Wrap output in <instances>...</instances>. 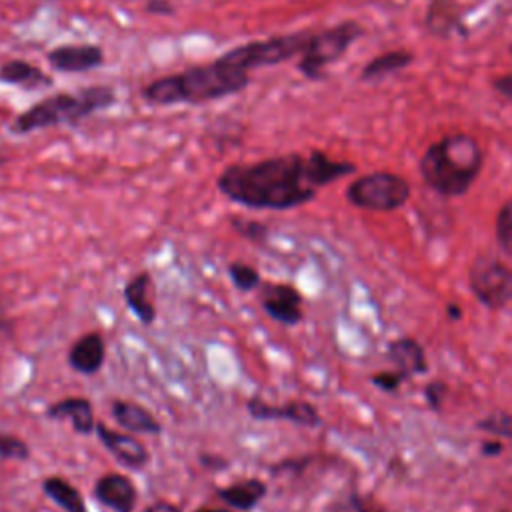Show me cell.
<instances>
[{"label": "cell", "instance_id": "obj_1", "mask_svg": "<svg viewBox=\"0 0 512 512\" xmlns=\"http://www.w3.org/2000/svg\"><path fill=\"white\" fill-rule=\"evenodd\" d=\"M354 172L350 162L332 160L314 150L284 154L250 164H232L216 180L232 202L254 210H288L310 202L320 186Z\"/></svg>", "mask_w": 512, "mask_h": 512}, {"label": "cell", "instance_id": "obj_2", "mask_svg": "<svg viewBox=\"0 0 512 512\" xmlns=\"http://www.w3.org/2000/svg\"><path fill=\"white\" fill-rule=\"evenodd\" d=\"M250 84V74L232 66L222 56L210 64L190 66L182 72L168 74L148 82L142 98L154 106L202 104L242 92Z\"/></svg>", "mask_w": 512, "mask_h": 512}, {"label": "cell", "instance_id": "obj_3", "mask_svg": "<svg viewBox=\"0 0 512 512\" xmlns=\"http://www.w3.org/2000/svg\"><path fill=\"white\" fill-rule=\"evenodd\" d=\"M482 168V148L476 138L456 132L430 144L420 160L424 182L442 196L464 194Z\"/></svg>", "mask_w": 512, "mask_h": 512}, {"label": "cell", "instance_id": "obj_4", "mask_svg": "<svg viewBox=\"0 0 512 512\" xmlns=\"http://www.w3.org/2000/svg\"><path fill=\"white\" fill-rule=\"evenodd\" d=\"M114 100L116 92L110 86H90L76 92H60L20 112L12 122V132L28 134L50 126L78 124L96 110L112 106Z\"/></svg>", "mask_w": 512, "mask_h": 512}, {"label": "cell", "instance_id": "obj_5", "mask_svg": "<svg viewBox=\"0 0 512 512\" xmlns=\"http://www.w3.org/2000/svg\"><path fill=\"white\" fill-rule=\"evenodd\" d=\"M308 38H310L308 32H294L284 36H272L266 40H254L224 52L222 58L236 68L250 72L254 68L272 66L296 54H302L308 44Z\"/></svg>", "mask_w": 512, "mask_h": 512}, {"label": "cell", "instance_id": "obj_6", "mask_svg": "<svg viewBox=\"0 0 512 512\" xmlns=\"http://www.w3.org/2000/svg\"><path fill=\"white\" fill-rule=\"evenodd\" d=\"M408 196V182L392 172H372L360 176L346 190V198L350 204L376 212L396 210L408 200Z\"/></svg>", "mask_w": 512, "mask_h": 512}, {"label": "cell", "instance_id": "obj_7", "mask_svg": "<svg viewBox=\"0 0 512 512\" xmlns=\"http://www.w3.org/2000/svg\"><path fill=\"white\" fill-rule=\"evenodd\" d=\"M360 34L362 28L356 22H344L324 32L310 34L308 44L300 54L298 70L312 80L320 78L326 66L338 60Z\"/></svg>", "mask_w": 512, "mask_h": 512}, {"label": "cell", "instance_id": "obj_8", "mask_svg": "<svg viewBox=\"0 0 512 512\" xmlns=\"http://www.w3.org/2000/svg\"><path fill=\"white\" fill-rule=\"evenodd\" d=\"M470 288L488 308H502L512 300V268L494 256H478L470 266Z\"/></svg>", "mask_w": 512, "mask_h": 512}, {"label": "cell", "instance_id": "obj_9", "mask_svg": "<svg viewBox=\"0 0 512 512\" xmlns=\"http://www.w3.org/2000/svg\"><path fill=\"white\" fill-rule=\"evenodd\" d=\"M260 304L272 320L284 326H296L302 320V296L290 284H260Z\"/></svg>", "mask_w": 512, "mask_h": 512}, {"label": "cell", "instance_id": "obj_10", "mask_svg": "<svg viewBox=\"0 0 512 512\" xmlns=\"http://www.w3.org/2000/svg\"><path fill=\"white\" fill-rule=\"evenodd\" d=\"M246 410L254 420H288L298 426H318L320 414L308 402H286V404H270L260 396H252L246 400Z\"/></svg>", "mask_w": 512, "mask_h": 512}, {"label": "cell", "instance_id": "obj_11", "mask_svg": "<svg viewBox=\"0 0 512 512\" xmlns=\"http://www.w3.org/2000/svg\"><path fill=\"white\" fill-rule=\"evenodd\" d=\"M98 434V440L102 442V446L126 468H132V470H140L148 464L150 460V454H148V448L134 436L130 434H124V432H118L110 426H106L104 422H96V430Z\"/></svg>", "mask_w": 512, "mask_h": 512}, {"label": "cell", "instance_id": "obj_12", "mask_svg": "<svg viewBox=\"0 0 512 512\" xmlns=\"http://www.w3.org/2000/svg\"><path fill=\"white\" fill-rule=\"evenodd\" d=\"M48 64L58 72H88L104 62V50L98 44H60L46 54Z\"/></svg>", "mask_w": 512, "mask_h": 512}, {"label": "cell", "instance_id": "obj_13", "mask_svg": "<svg viewBox=\"0 0 512 512\" xmlns=\"http://www.w3.org/2000/svg\"><path fill=\"white\" fill-rule=\"evenodd\" d=\"M94 496L102 506L110 508L112 512H134L138 492L128 476L110 472L96 480Z\"/></svg>", "mask_w": 512, "mask_h": 512}, {"label": "cell", "instance_id": "obj_14", "mask_svg": "<svg viewBox=\"0 0 512 512\" xmlns=\"http://www.w3.org/2000/svg\"><path fill=\"white\" fill-rule=\"evenodd\" d=\"M106 358V344L100 332H88L80 336L68 350V364L74 372L94 376L102 370Z\"/></svg>", "mask_w": 512, "mask_h": 512}, {"label": "cell", "instance_id": "obj_15", "mask_svg": "<svg viewBox=\"0 0 512 512\" xmlns=\"http://www.w3.org/2000/svg\"><path fill=\"white\" fill-rule=\"evenodd\" d=\"M46 416L52 420H70L78 434H90L96 430L92 402L82 396H68L50 404L46 408Z\"/></svg>", "mask_w": 512, "mask_h": 512}, {"label": "cell", "instance_id": "obj_16", "mask_svg": "<svg viewBox=\"0 0 512 512\" xmlns=\"http://www.w3.org/2000/svg\"><path fill=\"white\" fill-rule=\"evenodd\" d=\"M154 288L152 276L148 272H138L124 286V300L132 314L144 324L150 326L156 320V308L150 298V290Z\"/></svg>", "mask_w": 512, "mask_h": 512}, {"label": "cell", "instance_id": "obj_17", "mask_svg": "<svg viewBox=\"0 0 512 512\" xmlns=\"http://www.w3.org/2000/svg\"><path fill=\"white\" fill-rule=\"evenodd\" d=\"M268 488L260 478H248L234 482L230 486L218 488L216 496L228 504V508L238 510V512H248L260 504V500L266 496Z\"/></svg>", "mask_w": 512, "mask_h": 512}, {"label": "cell", "instance_id": "obj_18", "mask_svg": "<svg viewBox=\"0 0 512 512\" xmlns=\"http://www.w3.org/2000/svg\"><path fill=\"white\" fill-rule=\"evenodd\" d=\"M112 416H114L116 424H120L122 428L130 430V432H136V434H158L162 430V424L156 420V416L136 402L114 400Z\"/></svg>", "mask_w": 512, "mask_h": 512}, {"label": "cell", "instance_id": "obj_19", "mask_svg": "<svg viewBox=\"0 0 512 512\" xmlns=\"http://www.w3.org/2000/svg\"><path fill=\"white\" fill-rule=\"evenodd\" d=\"M0 82L20 86L24 90H38L52 86V78L42 68L26 60H8L0 66Z\"/></svg>", "mask_w": 512, "mask_h": 512}, {"label": "cell", "instance_id": "obj_20", "mask_svg": "<svg viewBox=\"0 0 512 512\" xmlns=\"http://www.w3.org/2000/svg\"><path fill=\"white\" fill-rule=\"evenodd\" d=\"M388 356L390 360L396 364L398 372L402 376H410V374H420L426 370V358H424V350L418 342L410 340V338H402V340H394L388 348Z\"/></svg>", "mask_w": 512, "mask_h": 512}, {"label": "cell", "instance_id": "obj_21", "mask_svg": "<svg viewBox=\"0 0 512 512\" xmlns=\"http://www.w3.org/2000/svg\"><path fill=\"white\" fill-rule=\"evenodd\" d=\"M42 490L64 512H88L82 494L68 480L60 476H48L42 482Z\"/></svg>", "mask_w": 512, "mask_h": 512}, {"label": "cell", "instance_id": "obj_22", "mask_svg": "<svg viewBox=\"0 0 512 512\" xmlns=\"http://www.w3.org/2000/svg\"><path fill=\"white\" fill-rule=\"evenodd\" d=\"M412 60V54L406 50H390L384 52L380 56H376L374 60H370L364 70H362V78H378L384 74H390L394 70H400L404 66H408Z\"/></svg>", "mask_w": 512, "mask_h": 512}, {"label": "cell", "instance_id": "obj_23", "mask_svg": "<svg viewBox=\"0 0 512 512\" xmlns=\"http://www.w3.org/2000/svg\"><path fill=\"white\" fill-rule=\"evenodd\" d=\"M228 274L232 284L240 290V292H252L256 288H260L262 280H260V272L244 262H230L228 264Z\"/></svg>", "mask_w": 512, "mask_h": 512}, {"label": "cell", "instance_id": "obj_24", "mask_svg": "<svg viewBox=\"0 0 512 512\" xmlns=\"http://www.w3.org/2000/svg\"><path fill=\"white\" fill-rule=\"evenodd\" d=\"M496 238L500 248L512 256V200H508L496 216Z\"/></svg>", "mask_w": 512, "mask_h": 512}, {"label": "cell", "instance_id": "obj_25", "mask_svg": "<svg viewBox=\"0 0 512 512\" xmlns=\"http://www.w3.org/2000/svg\"><path fill=\"white\" fill-rule=\"evenodd\" d=\"M30 456L28 444L8 432H0V460H26Z\"/></svg>", "mask_w": 512, "mask_h": 512}, {"label": "cell", "instance_id": "obj_26", "mask_svg": "<svg viewBox=\"0 0 512 512\" xmlns=\"http://www.w3.org/2000/svg\"><path fill=\"white\" fill-rule=\"evenodd\" d=\"M478 428L502 436V438H512V414L508 412H494L488 418L478 422Z\"/></svg>", "mask_w": 512, "mask_h": 512}, {"label": "cell", "instance_id": "obj_27", "mask_svg": "<svg viewBox=\"0 0 512 512\" xmlns=\"http://www.w3.org/2000/svg\"><path fill=\"white\" fill-rule=\"evenodd\" d=\"M332 512H384V510L358 494H348L346 498H342L334 504Z\"/></svg>", "mask_w": 512, "mask_h": 512}, {"label": "cell", "instance_id": "obj_28", "mask_svg": "<svg viewBox=\"0 0 512 512\" xmlns=\"http://www.w3.org/2000/svg\"><path fill=\"white\" fill-rule=\"evenodd\" d=\"M232 226L236 228L238 234H242L244 238L252 240V242H262L266 238V226L260 224V222H254V220H240V218H234L232 220Z\"/></svg>", "mask_w": 512, "mask_h": 512}, {"label": "cell", "instance_id": "obj_29", "mask_svg": "<svg viewBox=\"0 0 512 512\" xmlns=\"http://www.w3.org/2000/svg\"><path fill=\"white\" fill-rule=\"evenodd\" d=\"M406 376H402L398 370L396 372H388V374H376L374 376V384H378L382 390H394Z\"/></svg>", "mask_w": 512, "mask_h": 512}, {"label": "cell", "instance_id": "obj_30", "mask_svg": "<svg viewBox=\"0 0 512 512\" xmlns=\"http://www.w3.org/2000/svg\"><path fill=\"white\" fill-rule=\"evenodd\" d=\"M200 462L204 468H210V470H220V468H226L228 466V460L226 458H220V456H214V454H200Z\"/></svg>", "mask_w": 512, "mask_h": 512}, {"label": "cell", "instance_id": "obj_31", "mask_svg": "<svg viewBox=\"0 0 512 512\" xmlns=\"http://www.w3.org/2000/svg\"><path fill=\"white\" fill-rule=\"evenodd\" d=\"M494 88H496L500 94L512 98V74H504V76L496 78V80H494Z\"/></svg>", "mask_w": 512, "mask_h": 512}, {"label": "cell", "instance_id": "obj_32", "mask_svg": "<svg viewBox=\"0 0 512 512\" xmlns=\"http://www.w3.org/2000/svg\"><path fill=\"white\" fill-rule=\"evenodd\" d=\"M146 10L154 12V14H168V12H172V4L168 0H148Z\"/></svg>", "mask_w": 512, "mask_h": 512}, {"label": "cell", "instance_id": "obj_33", "mask_svg": "<svg viewBox=\"0 0 512 512\" xmlns=\"http://www.w3.org/2000/svg\"><path fill=\"white\" fill-rule=\"evenodd\" d=\"M144 512H182L176 504L166 502V500H158L154 504H150L148 508H144Z\"/></svg>", "mask_w": 512, "mask_h": 512}, {"label": "cell", "instance_id": "obj_34", "mask_svg": "<svg viewBox=\"0 0 512 512\" xmlns=\"http://www.w3.org/2000/svg\"><path fill=\"white\" fill-rule=\"evenodd\" d=\"M484 454H498L502 450V444L500 442H492V444H484Z\"/></svg>", "mask_w": 512, "mask_h": 512}, {"label": "cell", "instance_id": "obj_35", "mask_svg": "<svg viewBox=\"0 0 512 512\" xmlns=\"http://www.w3.org/2000/svg\"><path fill=\"white\" fill-rule=\"evenodd\" d=\"M194 512H238V510H232V508H208V506H202V508H196Z\"/></svg>", "mask_w": 512, "mask_h": 512}]
</instances>
